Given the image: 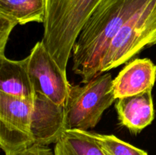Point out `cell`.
Masks as SVG:
<instances>
[{
    "label": "cell",
    "instance_id": "cell-1",
    "mask_svg": "<svg viewBox=\"0 0 156 155\" xmlns=\"http://www.w3.org/2000/svg\"><path fill=\"white\" fill-rule=\"evenodd\" d=\"M150 0H101L79 33L72 52L73 71L85 84L99 76L113 40L124 24Z\"/></svg>",
    "mask_w": 156,
    "mask_h": 155
},
{
    "label": "cell",
    "instance_id": "cell-2",
    "mask_svg": "<svg viewBox=\"0 0 156 155\" xmlns=\"http://www.w3.org/2000/svg\"><path fill=\"white\" fill-rule=\"evenodd\" d=\"M101 1L46 0V18L41 41L66 75L73 46Z\"/></svg>",
    "mask_w": 156,
    "mask_h": 155
},
{
    "label": "cell",
    "instance_id": "cell-3",
    "mask_svg": "<svg viewBox=\"0 0 156 155\" xmlns=\"http://www.w3.org/2000/svg\"><path fill=\"white\" fill-rule=\"evenodd\" d=\"M111 73L71 86L66 103V130L88 131L100 122L104 112L116 100Z\"/></svg>",
    "mask_w": 156,
    "mask_h": 155
},
{
    "label": "cell",
    "instance_id": "cell-4",
    "mask_svg": "<svg viewBox=\"0 0 156 155\" xmlns=\"http://www.w3.org/2000/svg\"><path fill=\"white\" fill-rule=\"evenodd\" d=\"M156 44V0H150L124 24L105 55L99 74L119 67Z\"/></svg>",
    "mask_w": 156,
    "mask_h": 155
},
{
    "label": "cell",
    "instance_id": "cell-5",
    "mask_svg": "<svg viewBox=\"0 0 156 155\" xmlns=\"http://www.w3.org/2000/svg\"><path fill=\"white\" fill-rule=\"evenodd\" d=\"M33 100L0 93V146L5 154L34 145L30 132Z\"/></svg>",
    "mask_w": 156,
    "mask_h": 155
},
{
    "label": "cell",
    "instance_id": "cell-6",
    "mask_svg": "<svg viewBox=\"0 0 156 155\" xmlns=\"http://www.w3.org/2000/svg\"><path fill=\"white\" fill-rule=\"evenodd\" d=\"M27 58L29 74L35 93L66 106L72 85L42 41L35 44Z\"/></svg>",
    "mask_w": 156,
    "mask_h": 155
},
{
    "label": "cell",
    "instance_id": "cell-7",
    "mask_svg": "<svg viewBox=\"0 0 156 155\" xmlns=\"http://www.w3.org/2000/svg\"><path fill=\"white\" fill-rule=\"evenodd\" d=\"M30 120L34 144L43 146L56 144L66 131V106L35 93Z\"/></svg>",
    "mask_w": 156,
    "mask_h": 155
},
{
    "label": "cell",
    "instance_id": "cell-8",
    "mask_svg": "<svg viewBox=\"0 0 156 155\" xmlns=\"http://www.w3.org/2000/svg\"><path fill=\"white\" fill-rule=\"evenodd\" d=\"M156 80V65L149 59L129 62L113 80L116 99L152 90Z\"/></svg>",
    "mask_w": 156,
    "mask_h": 155
},
{
    "label": "cell",
    "instance_id": "cell-9",
    "mask_svg": "<svg viewBox=\"0 0 156 155\" xmlns=\"http://www.w3.org/2000/svg\"><path fill=\"white\" fill-rule=\"evenodd\" d=\"M115 108L120 124L131 133H140L155 118L152 90L117 99Z\"/></svg>",
    "mask_w": 156,
    "mask_h": 155
},
{
    "label": "cell",
    "instance_id": "cell-10",
    "mask_svg": "<svg viewBox=\"0 0 156 155\" xmlns=\"http://www.w3.org/2000/svg\"><path fill=\"white\" fill-rule=\"evenodd\" d=\"M0 93L33 100L35 95L28 71V58L12 60L0 56Z\"/></svg>",
    "mask_w": 156,
    "mask_h": 155
},
{
    "label": "cell",
    "instance_id": "cell-11",
    "mask_svg": "<svg viewBox=\"0 0 156 155\" xmlns=\"http://www.w3.org/2000/svg\"><path fill=\"white\" fill-rule=\"evenodd\" d=\"M46 0H0V16L21 25L30 22L44 24Z\"/></svg>",
    "mask_w": 156,
    "mask_h": 155
},
{
    "label": "cell",
    "instance_id": "cell-12",
    "mask_svg": "<svg viewBox=\"0 0 156 155\" xmlns=\"http://www.w3.org/2000/svg\"><path fill=\"white\" fill-rule=\"evenodd\" d=\"M55 155H106L88 131L66 130L55 144Z\"/></svg>",
    "mask_w": 156,
    "mask_h": 155
},
{
    "label": "cell",
    "instance_id": "cell-13",
    "mask_svg": "<svg viewBox=\"0 0 156 155\" xmlns=\"http://www.w3.org/2000/svg\"><path fill=\"white\" fill-rule=\"evenodd\" d=\"M106 155H148L142 149L122 141L113 135H103L88 132Z\"/></svg>",
    "mask_w": 156,
    "mask_h": 155
},
{
    "label": "cell",
    "instance_id": "cell-14",
    "mask_svg": "<svg viewBox=\"0 0 156 155\" xmlns=\"http://www.w3.org/2000/svg\"><path fill=\"white\" fill-rule=\"evenodd\" d=\"M16 23L3 16H0V56L5 55V49L8 39Z\"/></svg>",
    "mask_w": 156,
    "mask_h": 155
},
{
    "label": "cell",
    "instance_id": "cell-15",
    "mask_svg": "<svg viewBox=\"0 0 156 155\" xmlns=\"http://www.w3.org/2000/svg\"><path fill=\"white\" fill-rule=\"evenodd\" d=\"M5 155H55L54 151H52L47 146L34 144L26 148L16 150Z\"/></svg>",
    "mask_w": 156,
    "mask_h": 155
}]
</instances>
